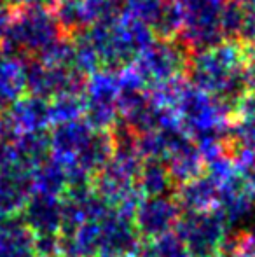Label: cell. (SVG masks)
Masks as SVG:
<instances>
[{
	"instance_id": "cell-18",
	"label": "cell",
	"mask_w": 255,
	"mask_h": 257,
	"mask_svg": "<svg viewBox=\"0 0 255 257\" xmlns=\"http://www.w3.org/2000/svg\"><path fill=\"white\" fill-rule=\"evenodd\" d=\"M140 177H142V189L149 194H154V196H161L171 182L168 166L163 165L161 161H157V159L147 163L143 166Z\"/></svg>"
},
{
	"instance_id": "cell-2",
	"label": "cell",
	"mask_w": 255,
	"mask_h": 257,
	"mask_svg": "<svg viewBox=\"0 0 255 257\" xmlns=\"http://www.w3.org/2000/svg\"><path fill=\"white\" fill-rule=\"evenodd\" d=\"M63 35L53 11L41 7L20 9L13 14V21L6 39L0 44V51L23 58H35Z\"/></svg>"
},
{
	"instance_id": "cell-11",
	"label": "cell",
	"mask_w": 255,
	"mask_h": 257,
	"mask_svg": "<svg viewBox=\"0 0 255 257\" xmlns=\"http://www.w3.org/2000/svg\"><path fill=\"white\" fill-rule=\"evenodd\" d=\"M166 156L170 158L168 159V172L171 175V180L187 182L194 177L201 175L204 170V159L191 137H185Z\"/></svg>"
},
{
	"instance_id": "cell-15",
	"label": "cell",
	"mask_w": 255,
	"mask_h": 257,
	"mask_svg": "<svg viewBox=\"0 0 255 257\" xmlns=\"http://www.w3.org/2000/svg\"><path fill=\"white\" fill-rule=\"evenodd\" d=\"M62 222V206L55 201L51 194H44L28 201L27 224L30 229L41 231L42 234H51Z\"/></svg>"
},
{
	"instance_id": "cell-19",
	"label": "cell",
	"mask_w": 255,
	"mask_h": 257,
	"mask_svg": "<svg viewBox=\"0 0 255 257\" xmlns=\"http://www.w3.org/2000/svg\"><path fill=\"white\" fill-rule=\"evenodd\" d=\"M142 257H191L178 234H163L142 248Z\"/></svg>"
},
{
	"instance_id": "cell-3",
	"label": "cell",
	"mask_w": 255,
	"mask_h": 257,
	"mask_svg": "<svg viewBox=\"0 0 255 257\" xmlns=\"http://www.w3.org/2000/svg\"><path fill=\"white\" fill-rule=\"evenodd\" d=\"M178 238L191 257H210L222 250L229 226L217 210L185 212L177 222Z\"/></svg>"
},
{
	"instance_id": "cell-20",
	"label": "cell",
	"mask_w": 255,
	"mask_h": 257,
	"mask_svg": "<svg viewBox=\"0 0 255 257\" xmlns=\"http://www.w3.org/2000/svg\"><path fill=\"white\" fill-rule=\"evenodd\" d=\"M53 98H55L53 103H49L51 119L58 122L77 119L79 114L84 110V102H82V96L79 93H62V95H56Z\"/></svg>"
},
{
	"instance_id": "cell-24",
	"label": "cell",
	"mask_w": 255,
	"mask_h": 257,
	"mask_svg": "<svg viewBox=\"0 0 255 257\" xmlns=\"http://www.w3.org/2000/svg\"><path fill=\"white\" fill-rule=\"evenodd\" d=\"M255 115V95H250L239 103V117H250Z\"/></svg>"
},
{
	"instance_id": "cell-25",
	"label": "cell",
	"mask_w": 255,
	"mask_h": 257,
	"mask_svg": "<svg viewBox=\"0 0 255 257\" xmlns=\"http://www.w3.org/2000/svg\"><path fill=\"white\" fill-rule=\"evenodd\" d=\"M229 257H255V254H232Z\"/></svg>"
},
{
	"instance_id": "cell-6",
	"label": "cell",
	"mask_w": 255,
	"mask_h": 257,
	"mask_svg": "<svg viewBox=\"0 0 255 257\" xmlns=\"http://www.w3.org/2000/svg\"><path fill=\"white\" fill-rule=\"evenodd\" d=\"M218 13V0H184L180 14L184 34L192 44L208 42L213 35L215 20Z\"/></svg>"
},
{
	"instance_id": "cell-4",
	"label": "cell",
	"mask_w": 255,
	"mask_h": 257,
	"mask_svg": "<svg viewBox=\"0 0 255 257\" xmlns=\"http://www.w3.org/2000/svg\"><path fill=\"white\" fill-rule=\"evenodd\" d=\"M131 67L136 70L143 84L159 86L175 81L184 68V56L178 46L168 39L154 41L133 60Z\"/></svg>"
},
{
	"instance_id": "cell-26",
	"label": "cell",
	"mask_w": 255,
	"mask_h": 257,
	"mask_svg": "<svg viewBox=\"0 0 255 257\" xmlns=\"http://www.w3.org/2000/svg\"><path fill=\"white\" fill-rule=\"evenodd\" d=\"M6 103H7L6 100H4L2 96H0V110H2V108H4V105H6Z\"/></svg>"
},
{
	"instance_id": "cell-12",
	"label": "cell",
	"mask_w": 255,
	"mask_h": 257,
	"mask_svg": "<svg viewBox=\"0 0 255 257\" xmlns=\"http://www.w3.org/2000/svg\"><path fill=\"white\" fill-rule=\"evenodd\" d=\"M136 245V233L129 220L121 215L105 217L100 224V247L112 255L128 254Z\"/></svg>"
},
{
	"instance_id": "cell-13",
	"label": "cell",
	"mask_w": 255,
	"mask_h": 257,
	"mask_svg": "<svg viewBox=\"0 0 255 257\" xmlns=\"http://www.w3.org/2000/svg\"><path fill=\"white\" fill-rule=\"evenodd\" d=\"M27 91V61L23 56L0 51V96L16 102Z\"/></svg>"
},
{
	"instance_id": "cell-21",
	"label": "cell",
	"mask_w": 255,
	"mask_h": 257,
	"mask_svg": "<svg viewBox=\"0 0 255 257\" xmlns=\"http://www.w3.org/2000/svg\"><path fill=\"white\" fill-rule=\"evenodd\" d=\"M35 179H37V184L41 186L42 193L53 196L55 193L63 189L68 175L58 163H46V165H42L41 172L37 173Z\"/></svg>"
},
{
	"instance_id": "cell-7",
	"label": "cell",
	"mask_w": 255,
	"mask_h": 257,
	"mask_svg": "<svg viewBox=\"0 0 255 257\" xmlns=\"http://www.w3.org/2000/svg\"><path fill=\"white\" fill-rule=\"evenodd\" d=\"M255 205V194L239 175L218 186V198L215 210L222 215L227 226L243 220Z\"/></svg>"
},
{
	"instance_id": "cell-17",
	"label": "cell",
	"mask_w": 255,
	"mask_h": 257,
	"mask_svg": "<svg viewBox=\"0 0 255 257\" xmlns=\"http://www.w3.org/2000/svg\"><path fill=\"white\" fill-rule=\"evenodd\" d=\"M30 245L27 227H0V257H30Z\"/></svg>"
},
{
	"instance_id": "cell-5",
	"label": "cell",
	"mask_w": 255,
	"mask_h": 257,
	"mask_svg": "<svg viewBox=\"0 0 255 257\" xmlns=\"http://www.w3.org/2000/svg\"><path fill=\"white\" fill-rule=\"evenodd\" d=\"M119 96V77L116 70H100L89 75L84 82V112L89 124L109 126L114 121Z\"/></svg>"
},
{
	"instance_id": "cell-23",
	"label": "cell",
	"mask_w": 255,
	"mask_h": 257,
	"mask_svg": "<svg viewBox=\"0 0 255 257\" xmlns=\"http://www.w3.org/2000/svg\"><path fill=\"white\" fill-rule=\"evenodd\" d=\"M11 9H30V7H41V9L53 11L58 0H4Z\"/></svg>"
},
{
	"instance_id": "cell-14",
	"label": "cell",
	"mask_w": 255,
	"mask_h": 257,
	"mask_svg": "<svg viewBox=\"0 0 255 257\" xmlns=\"http://www.w3.org/2000/svg\"><path fill=\"white\" fill-rule=\"evenodd\" d=\"M30 182L23 168L0 166V212H13L27 201Z\"/></svg>"
},
{
	"instance_id": "cell-22",
	"label": "cell",
	"mask_w": 255,
	"mask_h": 257,
	"mask_svg": "<svg viewBox=\"0 0 255 257\" xmlns=\"http://www.w3.org/2000/svg\"><path fill=\"white\" fill-rule=\"evenodd\" d=\"M164 0H126L124 2V11L123 13L131 14L133 18L143 21L150 27L152 21L156 20L157 13L163 7Z\"/></svg>"
},
{
	"instance_id": "cell-10",
	"label": "cell",
	"mask_w": 255,
	"mask_h": 257,
	"mask_svg": "<svg viewBox=\"0 0 255 257\" xmlns=\"http://www.w3.org/2000/svg\"><path fill=\"white\" fill-rule=\"evenodd\" d=\"M49 121H53L51 107L42 96H21L11 108V124L25 132H42Z\"/></svg>"
},
{
	"instance_id": "cell-27",
	"label": "cell",
	"mask_w": 255,
	"mask_h": 257,
	"mask_svg": "<svg viewBox=\"0 0 255 257\" xmlns=\"http://www.w3.org/2000/svg\"><path fill=\"white\" fill-rule=\"evenodd\" d=\"M210 257H227V255H224L222 252H218V254H215V255H210Z\"/></svg>"
},
{
	"instance_id": "cell-28",
	"label": "cell",
	"mask_w": 255,
	"mask_h": 257,
	"mask_svg": "<svg viewBox=\"0 0 255 257\" xmlns=\"http://www.w3.org/2000/svg\"><path fill=\"white\" fill-rule=\"evenodd\" d=\"M48 257H56V255H53V254H51V255H48Z\"/></svg>"
},
{
	"instance_id": "cell-9",
	"label": "cell",
	"mask_w": 255,
	"mask_h": 257,
	"mask_svg": "<svg viewBox=\"0 0 255 257\" xmlns=\"http://www.w3.org/2000/svg\"><path fill=\"white\" fill-rule=\"evenodd\" d=\"M218 198V184L210 175L194 177V179L182 182L177 196V205L184 212H206L213 210Z\"/></svg>"
},
{
	"instance_id": "cell-16",
	"label": "cell",
	"mask_w": 255,
	"mask_h": 257,
	"mask_svg": "<svg viewBox=\"0 0 255 257\" xmlns=\"http://www.w3.org/2000/svg\"><path fill=\"white\" fill-rule=\"evenodd\" d=\"M91 128L89 122L72 119V121L60 122L58 130H56L55 137H53V144H55L56 151L62 156L67 154H75L77 156L79 151L88 144V140L91 139Z\"/></svg>"
},
{
	"instance_id": "cell-1",
	"label": "cell",
	"mask_w": 255,
	"mask_h": 257,
	"mask_svg": "<svg viewBox=\"0 0 255 257\" xmlns=\"http://www.w3.org/2000/svg\"><path fill=\"white\" fill-rule=\"evenodd\" d=\"M84 34L98 54L102 68L107 70H121L131 65L133 60L154 42L152 28L128 13L98 21L86 28Z\"/></svg>"
},
{
	"instance_id": "cell-8",
	"label": "cell",
	"mask_w": 255,
	"mask_h": 257,
	"mask_svg": "<svg viewBox=\"0 0 255 257\" xmlns=\"http://www.w3.org/2000/svg\"><path fill=\"white\" fill-rule=\"evenodd\" d=\"M178 213L180 208L175 201L166 198L156 196L152 200L142 201L138 206V217H136V226L147 236H163L178 222Z\"/></svg>"
}]
</instances>
